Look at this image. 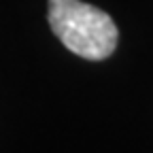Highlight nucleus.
<instances>
[{"label": "nucleus", "mask_w": 153, "mask_h": 153, "mask_svg": "<svg viewBox=\"0 0 153 153\" xmlns=\"http://www.w3.org/2000/svg\"><path fill=\"white\" fill-rule=\"evenodd\" d=\"M49 26L62 45L83 60H106L117 47V26L81 0H49Z\"/></svg>", "instance_id": "nucleus-1"}]
</instances>
